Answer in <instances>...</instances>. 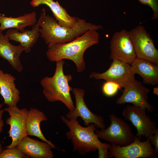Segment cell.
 Masks as SVG:
<instances>
[{
    "label": "cell",
    "instance_id": "6da1fadb",
    "mask_svg": "<svg viewBox=\"0 0 158 158\" xmlns=\"http://www.w3.org/2000/svg\"><path fill=\"white\" fill-rule=\"evenodd\" d=\"M99 34L97 30H90L70 42L56 43L48 48L46 55L51 62L68 59L75 63L78 72H83L86 67L84 55L86 50L98 43Z\"/></svg>",
    "mask_w": 158,
    "mask_h": 158
},
{
    "label": "cell",
    "instance_id": "7a4b0ae2",
    "mask_svg": "<svg viewBox=\"0 0 158 158\" xmlns=\"http://www.w3.org/2000/svg\"><path fill=\"white\" fill-rule=\"evenodd\" d=\"M37 24L40 36L49 48L56 43L64 44L75 40L90 30H98L102 28L100 25H96L79 18L77 26L67 28L60 26L54 18L46 14L43 10Z\"/></svg>",
    "mask_w": 158,
    "mask_h": 158
},
{
    "label": "cell",
    "instance_id": "3957f363",
    "mask_svg": "<svg viewBox=\"0 0 158 158\" xmlns=\"http://www.w3.org/2000/svg\"><path fill=\"white\" fill-rule=\"evenodd\" d=\"M61 118L69 128L66 135L72 144L73 152H77L80 154L84 155L98 150L99 158L109 157L108 151L111 145L99 140L95 133L96 127L93 123L84 127L77 120L68 119L63 116Z\"/></svg>",
    "mask_w": 158,
    "mask_h": 158
},
{
    "label": "cell",
    "instance_id": "277c9868",
    "mask_svg": "<svg viewBox=\"0 0 158 158\" xmlns=\"http://www.w3.org/2000/svg\"><path fill=\"white\" fill-rule=\"evenodd\" d=\"M56 62L54 75L51 77H45L40 80L43 93L49 102L61 101L69 111H72L75 107L70 94L73 88L68 83L73 77L70 74L64 73L63 65L65 61L63 60Z\"/></svg>",
    "mask_w": 158,
    "mask_h": 158
},
{
    "label": "cell",
    "instance_id": "5b68a950",
    "mask_svg": "<svg viewBox=\"0 0 158 158\" xmlns=\"http://www.w3.org/2000/svg\"><path fill=\"white\" fill-rule=\"evenodd\" d=\"M109 118L111 123L107 128L95 131L98 137L116 146H125L131 143L135 135L130 125L113 114L109 115Z\"/></svg>",
    "mask_w": 158,
    "mask_h": 158
},
{
    "label": "cell",
    "instance_id": "8992f818",
    "mask_svg": "<svg viewBox=\"0 0 158 158\" xmlns=\"http://www.w3.org/2000/svg\"><path fill=\"white\" fill-rule=\"evenodd\" d=\"M136 58L158 64V50L145 27L139 25L128 31Z\"/></svg>",
    "mask_w": 158,
    "mask_h": 158
},
{
    "label": "cell",
    "instance_id": "52a82bcc",
    "mask_svg": "<svg viewBox=\"0 0 158 158\" xmlns=\"http://www.w3.org/2000/svg\"><path fill=\"white\" fill-rule=\"evenodd\" d=\"M112 60L109 68L106 71L102 73L93 72L89 75V77L114 82L123 88L136 81L135 77V74L130 64L117 59Z\"/></svg>",
    "mask_w": 158,
    "mask_h": 158
},
{
    "label": "cell",
    "instance_id": "ba28073f",
    "mask_svg": "<svg viewBox=\"0 0 158 158\" xmlns=\"http://www.w3.org/2000/svg\"><path fill=\"white\" fill-rule=\"evenodd\" d=\"M146 109L133 105H128L122 114L125 119L130 121L136 129V135L141 140L142 137L149 138L154 133L156 123L146 114Z\"/></svg>",
    "mask_w": 158,
    "mask_h": 158
},
{
    "label": "cell",
    "instance_id": "9c48e42d",
    "mask_svg": "<svg viewBox=\"0 0 158 158\" xmlns=\"http://www.w3.org/2000/svg\"><path fill=\"white\" fill-rule=\"evenodd\" d=\"M109 157L116 158H157L149 138L141 141L135 136L133 141L125 146L111 145L108 151Z\"/></svg>",
    "mask_w": 158,
    "mask_h": 158
},
{
    "label": "cell",
    "instance_id": "30bf717a",
    "mask_svg": "<svg viewBox=\"0 0 158 158\" xmlns=\"http://www.w3.org/2000/svg\"><path fill=\"white\" fill-rule=\"evenodd\" d=\"M4 110L10 116L6 120V123L10 126L8 133L12 139L11 143L5 148L16 146L27 134L26 122L28 110L25 108H19L16 105L8 106Z\"/></svg>",
    "mask_w": 158,
    "mask_h": 158
},
{
    "label": "cell",
    "instance_id": "8fae6325",
    "mask_svg": "<svg viewBox=\"0 0 158 158\" xmlns=\"http://www.w3.org/2000/svg\"><path fill=\"white\" fill-rule=\"evenodd\" d=\"M110 58L130 64L136 58L128 31L123 29L115 32L110 42Z\"/></svg>",
    "mask_w": 158,
    "mask_h": 158
},
{
    "label": "cell",
    "instance_id": "7c38bea8",
    "mask_svg": "<svg viewBox=\"0 0 158 158\" xmlns=\"http://www.w3.org/2000/svg\"><path fill=\"white\" fill-rule=\"evenodd\" d=\"M72 91L75 99V106L73 110L69 111L67 114V118L77 120L78 117H80L86 126L92 123L97 128H105V126L103 117L92 112L85 104L84 99L85 94L84 90L75 87L73 88Z\"/></svg>",
    "mask_w": 158,
    "mask_h": 158
},
{
    "label": "cell",
    "instance_id": "4fadbf2b",
    "mask_svg": "<svg viewBox=\"0 0 158 158\" xmlns=\"http://www.w3.org/2000/svg\"><path fill=\"white\" fill-rule=\"evenodd\" d=\"M149 92V89L144 86L141 82L136 80L123 88L122 95L117 99L116 103L122 104L131 103L133 105L146 109L148 113H152L154 109L148 101Z\"/></svg>",
    "mask_w": 158,
    "mask_h": 158
},
{
    "label": "cell",
    "instance_id": "5bb4252c",
    "mask_svg": "<svg viewBox=\"0 0 158 158\" xmlns=\"http://www.w3.org/2000/svg\"><path fill=\"white\" fill-rule=\"evenodd\" d=\"M16 146L33 158H53L54 154L51 149L56 148L46 142L31 139L28 136L23 138Z\"/></svg>",
    "mask_w": 158,
    "mask_h": 158
},
{
    "label": "cell",
    "instance_id": "9a60e30c",
    "mask_svg": "<svg viewBox=\"0 0 158 158\" xmlns=\"http://www.w3.org/2000/svg\"><path fill=\"white\" fill-rule=\"evenodd\" d=\"M30 3L34 7L42 4L48 6L52 11L58 24L61 26L69 28H73L76 27L78 24L79 18L69 15L66 9L60 5L57 1L32 0Z\"/></svg>",
    "mask_w": 158,
    "mask_h": 158
},
{
    "label": "cell",
    "instance_id": "2e32d148",
    "mask_svg": "<svg viewBox=\"0 0 158 158\" xmlns=\"http://www.w3.org/2000/svg\"><path fill=\"white\" fill-rule=\"evenodd\" d=\"M24 50L20 44L15 46L11 44L8 38L0 31V57L6 60L13 68L19 72L23 69L20 57Z\"/></svg>",
    "mask_w": 158,
    "mask_h": 158
},
{
    "label": "cell",
    "instance_id": "e0dca14e",
    "mask_svg": "<svg viewBox=\"0 0 158 158\" xmlns=\"http://www.w3.org/2000/svg\"><path fill=\"white\" fill-rule=\"evenodd\" d=\"M16 78L0 69V94L8 106L16 105L20 99V91L16 87Z\"/></svg>",
    "mask_w": 158,
    "mask_h": 158
},
{
    "label": "cell",
    "instance_id": "ac0fdd59",
    "mask_svg": "<svg viewBox=\"0 0 158 158\" xmlns=\"http://www.w3.org/2000/svg\"><path fill=\"white\" fill-rule=\"evenodd\" d=\"M130 65L135 74L140 75L144 83L153 85L158 84V64L136 58Z\"/></svg>",
    "mask_w": 158,
    "mask_h": 158
},
{
    "label": "cell",
    "instance_id": "d6986e66",
    "mask_svg": "<svg viewBox=\"0 0 158 158\" xmlns=\"http://www.w3.org/2000/svg\"><path fill=\"white\" fill-rule=\"evenodd\" d=\"M40 27L37 23L32 26L31 30H25L20 32L16 29L11 28L6 32L5 35L9 40H13L19 42L24 48V51L28 53L31 48L36 42L40 35L39 31Z\"/></svg>",
    "mask_w": 158,
    "mask_h": 158
},
{
    "label": "cell",
    "instance_id": "ffe728a7",
    "mask_svg": "<svg viewBox=\"0 0 158 158\" xmlns=\"http://www.w3.org/2000/svg\"><path fill=\"white\" fill-rule=\"evenodd\" d=\"M37 22V14L34 11L16 18L0 14V31L8 28H14L22 32L26 27L33 26Z\"/></svg>",
    "mask_w": 158,
    "mask_h": 158
},
{
    "label": "cell",
    "instance_id": "44dd1931",
    "mask_svg": "<svg viewBox=\"0 0 158 158\" xmlns=\"http://www.w3.org/2000/svg\"><path fill=\"white\" fill-rule=\"evenodd\" d=\"M47 120V117L42 111L36 108H30L28 111L26 122L27 134L28 135L37 137L43 141L56 147L50 141L44 137L40 128V123Z\"/></svg>",
    "mask_w": 158,
    "mask_h": 158
},
{
    "label": "cell",
    "instance_id": "7402d4cb",
    "mask_svg": "<svg viewBox=\"0 0 158 158\" xmlns=\"http://www.w3.org/2000/svg\"><path fill=\"white\" fill-rule=\"evenodd\" d=\"M29 157L16 146L3 150L0 154V158H25Z\"/></svg>",
    "mask_w": 158,
    "mask_h": 158
},
{
    "label": "cell",
    "instance_id": "603a6c76",
    "mask_svg": "<svg viewBox=\"0 0 158 158\" xmlns=\"http://www.w3.org/2000/svg\"><path fill=\"white\" fill-rule=\"evenodd\" d=\"M121 88L117 84L112 82H106L103 84L102 90L104 94L107 96L115 95L118 90Z\"/></svg>",
    "mask_w": 158,
    "mask_h": 158
},
{
    "label": "cell",
    "instance_id": "cb8c5ba5",
    "mask_svg": "<svg viewBox=\"0 0 158 158\" xmlns=\"http://www.w3.org/2000/svg\"><path fill=\"white\" fill-rule=\"evenodd\" d=\"M141 4L150 7L153 12L152 19L158 18V0H138Z\"/></svg>",
    "mask_w": 158,
    "mask_h": 158
},
{
    "label": "cell",
    "instance_id": "d4e9b609",
    "mask_svg": "<svg viewBox=\"0 0 158 158\" xmlns=\"http://www.w3.org/2000/svg\"><path fill=\"white\" fill-rule=\"evenodd\" d=\"M151 145L154 146V151L157 155L158 153V128H156L154 134L149 138Z\"/></svg>",
    "mask_w": 158,
    "mask_h": 158
},
{
    "label": "cell",
    "instance_id": "484cf974",
    "mask_svg": "<svg viewBox=\"0 0 158 158\" xmlns=\"http://www.w3.org/2000/svg\"><path fill=\"white\" fill-rule=\"evenodd\" d=\"M3 103L0 104V134L2 133L3 130V127L4 126V121L3 119V114L4 110L1 109Z\"/></svg>",
    "mask_w": 158,
    "mask_h": 158
},
{
    "label": "cell",
    "instance_id": "4316f807",
    "mask_svg": "<svg viewBox=\"0 0 158 158\" xmlns=\"http://www.w3.org/2000/svg\"><path fill=\"white\" fill-rule=\"evenodd\" d=\"M3 147L1 143V141L0 139V154L1 153L3 150Z\"/></svg>",
    "mask_w": 158,
    "mask_h": 158
},
{
    "label": "cell",
    "instance_id": "83f0119b",
    "mask_svg": "<svg viewBox=\"0 0 158 158\" xmlns=\"http://www.w3.org/2000/svg\"><path fill=\"white\" fill-rule=\"evenodd\" d=\"M154 93L158 95V87H155L154 88Z\"/></svg>",
    "mask_w": 158,
    "mask_h": 158
}]
</instances>
